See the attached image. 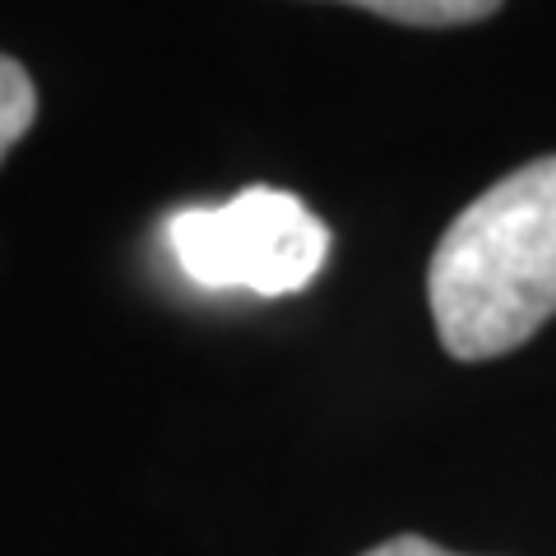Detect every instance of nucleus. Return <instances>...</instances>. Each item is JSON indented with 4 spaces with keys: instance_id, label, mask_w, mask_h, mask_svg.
Listing matches in <instances>:
<instances>
[{
    "instance_id": "obj_1",
    "label": "nucleus",
    "mask_w": 556,
    "mask_h": 556,
    "mask_svg": "<svg viewBox=\"0 0 556 556\" xmlns=\"http://www.w3.org/2000/svg\"><path fill=\"white\" fill-rule=\"evenodd\" d=\"M427 302L450 357L515 353L556 316V159L501 177L441 232Z\"/></svg>"
},
{
    "instance_id": "obj_2",
    "label": "nucleus",
    "mask_w": 556,
    "mask_h": 556,
    "mask_svg": "<svg viewBox=\"0 0 556 556\" xmlns=\"http://www.w3.org/2000/svg\"><path fill=\"white\" fill-rule=\"evenodd\" d=\"M167 251L200 288H251L260 298L302 292L329 260V228L274 186H251L228 204L167 218Z\"/></svg>"
},
{
    "instance_id": "obj_3",
    "label": "nucleus",
    "mask_w": 556,
    "mask_h": 556,
    "mask_svg": "<svg viewBox=\"0 0 556 556\" xmlns=\"http://www.w3.org/2000/svg\"><path fill=\"white\" fill-rule=\"evenodd\" d=\"M376 20L394 24H417V28H450V24H478L492 20L496 5L492 0H367L362 5Z\"/></svg>"
},
{
    "instance_id": "obj_4",
    "label": "nucleus",
    "mask_w": 556,
    "mask_h": 556,
    "mask_svg": "<svg viewBox=\"0 0 556 556\" xmlns=\"http://www.w3.org/2000/svg\"><path fill=\"white\" fill-rule=\"evenodd\" d=\"M33 121H38V89L28 70L0 51V159L33 130Z\"/></svg>"
},
{
    "instance_id": "obj_5",
    "label": "nucleus",
    "mask_w": 556,
    "mask_h": 556,
    "mask_svg": "<svg viewBox=\"0 0 556 556\" xmlns=\"http://www.w3.org/2000/svg\"><path fill=\"white\" fill-rule=\"evenodd\" d=\"M362 556H455V552L437 547V543H431V538H417V533H399V538H390V543H380V547L362 552Z\"/></svg>"
}]
</instances>
